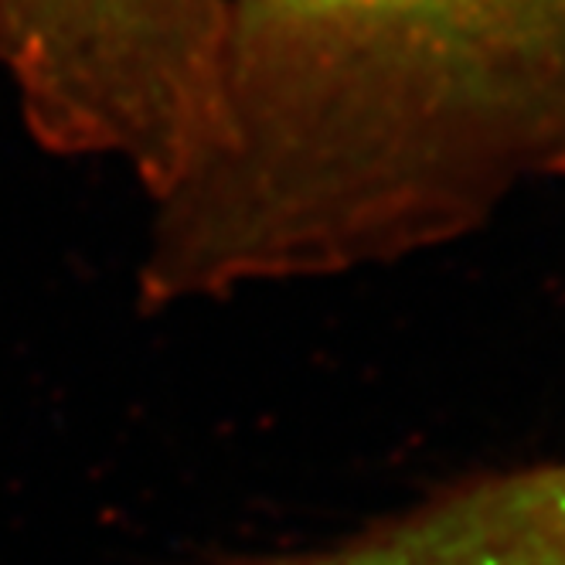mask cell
Listing matches in <instances>:
<instances>
[{"mask_svg":"<svg viewBox=\"0 0 565 565\" xmlns=\"http://www.w3.org/2000/svg\"><path fill=\"white\" fill-rule=\"evenodd\" d=\"M232 565H565V463L473 473L338 545Z\"/></svg>","mask_w":565,"mask_h":565,"instance_id":"cell-3","label":"cell"},{"mask_svg":"<svg viewBox=\"0 0 565 565\" xmlns=\"http://www.w3.org/2000/svg\"><path fill=\"white\" fill-rule=\"evenodd\" d=\"M565 178V0H225L143 310L388 266Z\"/></svg>","mask_w":565,"mask_h":565,"instance_id":"cell-1","label":"cell"},{"mask_svg":"<svg viewBox=\"0 0 565 565\" xmlns=\"http://www.w3.org/2000/svg\"><path fill=\"white\" fill-rule=\"evenodd\" d=\"M225 0H0V75L31 140L127 168L147 198L194 150Z\"/></svg>","mask_w":565,"mask_h":565,"instance_id":"cell-2","label":"cell"}]
</instances>
